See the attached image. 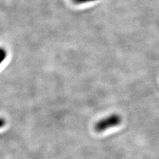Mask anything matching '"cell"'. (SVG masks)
Returning a JSON list of instances; mask_svg holds the SVG:
<instances>
[{
  "label": "cell",
  "instance_id": "3",
  "mask_svg": "<svg viewBox=\"0 0 159 159\" xmlns=\"http://www.w3.org/2000/svg\"><path fill=\"white\" fill-rule=\"evenodd\" d=\"M97 0H72V2L75 5H82V4L93 2H96Z\"/></svg>",
  "mask_w": 159,
  "mask_h": 159
},
{
  "label": "cell",
  "instance_id": "1",
  "mask_svg": "<svg viewBox=\"0 0 159 159\" xmlns=\"http://www.w3.org/2000/svg\"><path fill=\"white\" fill-rule=\"evenodd\" d=\"M122 121V116L119 114H111L99 120L94 125V130L97 133H102L109 128L118 126L121 124Z\"/></svg>",
  "mask_w": 159,
  "mask_h": 159
},
{
  "label": "cell",
  "instance_id": "4",
  "mask_svg": "<svg viewBox=\"0 0 159 159\" xmlns=\"http://www.w3.org/2000/svg\"><path fill=\"white\" fill-rule=\"evenodd\" d=\"M5 125H6L5 119L2 118V117H0V128H3Z\"/></svg>",
  "mask_w": 159,
  "mask_h": 159
},
{
  "label": "cell",
  "instance_id": "2",
  "mask_svg": "<svg viewBox=\"0 0 159 159\" xmlns=\"http://www.w3.org/2000/svg\"><path fill=\"white\" fill-rule=\"evenodd\" d=\"M7 50L3 47H0V65L3 63L5 61L6 57H7Z\"/></svg>",
  "mask_w": 159,
  "mask_h": 159
}]
</instances>
